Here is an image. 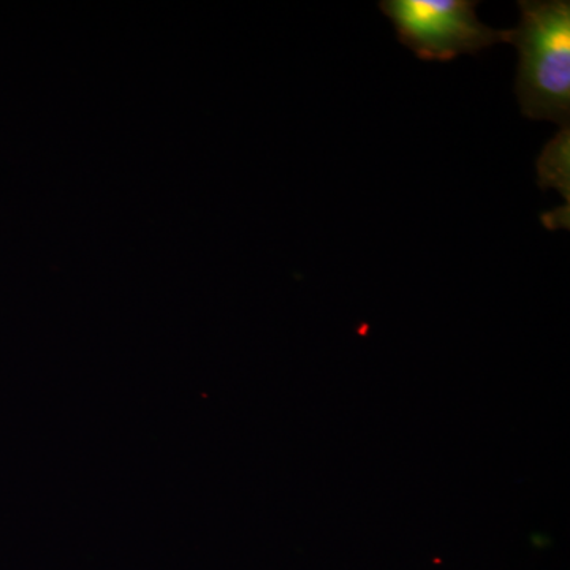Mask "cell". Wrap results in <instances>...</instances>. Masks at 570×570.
Instances as JSON below:
<instances>
[{
  "label": "cell",
  "mask_w": 570,
  "mask_h": 570,
  "mask_svg": "<svg viewBox=\"0 0 570 570\" xmlns=\"http://www.w3.org/2000/svg\"><path fill=\"white\" fill-rule=\"evenodd\" d=\"M521 18L509 29L520 52L515 94L521 112L535 121H570V2L520 0Z\"/></svg>",
  "instance_id": "obj_1"
},
{
  "label": "cell",
  "mask_w": 570,
  "mask_h": 570,
  "mask_svg": "<svg viewBox=\"0 0 570 570\" xmlns=\"http://www.w3.org/2000/svg\"><path fill=\"white\" fill-rule=\"evenodd\" d=\"M472 0H384L382 13L395 24L397 40L422 61L449 62L461 55H478L509 29L489 28L479 20Z\"/></svg>",
  "instance_id": "obj_2"
},
{
  "label": "cell",
  "mask_w": 570,
  "mask_h": 570,
  "mask_svg": "<svg viewBox=\"0 0 570 570\" xmlns=\"http://www.w3.org/2000/svg\"><path fill=\"white\" fill-rule=\"evenodd\" d=\"M538 168L540 186L557 187L569 204V127L547 145Z\"/></svg>",
  "instance_id": "obj_3"
}]
</instances>
